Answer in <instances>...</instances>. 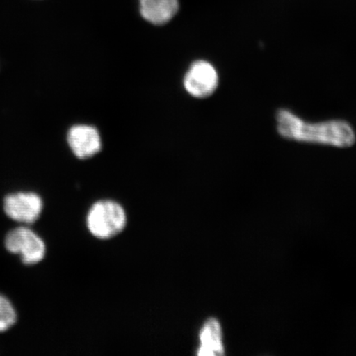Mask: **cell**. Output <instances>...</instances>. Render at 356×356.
Wrapping results in <instances>:
<instances>
[{
  "label": "cell",
  "mask_w": 356,
  "mask_h": 356,
  "mask_svg": "<svg viewBox=\"0 0 356 356\" xmlns=\"http://www.w3.org/2000/svg\"><path fill=\"white\" fill-rule=\"evenodd\" d=\"M140 13L146 21L155 25H163L176 15L178 0H140Z\"/></svg>",
  "instance_id": "cell-8"
},
{
  "label": "cell",
  "mask_w": 356,
  "mask_h": 356,
  "mask_svg": "<svg viewBox=\"0 0 356 356\" xmlns=\"http://www.w3.org/2000/svg\"><path fill=\"white\" fill-rule=\"evenodd\" d=\"M277 122L280 135L286 139L341 148L353 146L355 142L353 129L343 121L308 123L282 109L278 111Z\"/></svg>",
  "instance_id": "cell-1"
},
{
  "label": "cell",
  "mask_w": 356,
  "mask_h": 356,
  "mask_svg": "<svg viewBox=\"0 0 356 356\" xmlns=\"http://www.w3.org/2000/svg\"><path fill=\"white\" fill-rule=\"evenodd\" d=\"M200 345L197 355L199 356L224 355L225 349L224 338L219 320L211 318L202 325L199 332Z\"/></svg>",
  "instance_id": "cell-7"
},
{
  "label": "cell",
  "mask_w": 356,
  "mask_h": 356,
  "mask_svg": "<svg viewBox=\"0 0 356 356\" xmlns=\"http://www.w3.org/2000/svg\"><path fill=\"white\" fill-rule=\"evenodd\" d=\"M17 314L12 302L0 293V333L7 332L17 322Z\"/></svg>",
  "instance_id": "cell-9"
},
{
  "label": "cell",
  "mask_w": 356,
  "mask_h": 356,
  "mask_svg": "<svg viewBox=\"0 0 356 356\" xmlns=\"http://www.w3.org/2000/svg\"><path fill=\"white\" fill-rule=\"evenodd\" d=\"M219 75L211 63L204 60L195 61L191 65L184 78V87L191 96L204 99L216 90Z\"/></svg>",
  "instance_id": "cell-5"
},
{
  "label": "cell",
  "mask_w": 356,
  "mask_h": 356,
  "mask_svg": "<svg viewBox=\"0 0 356 356\" xmlns=\"http://www.w3.org/2000/svg\"><path fill=\"white\" fill-rule=\"evenodd\" d=\"M4 246L12 254L19 256L25 265L40 264L46 257V243L28 225L11 229L4 238Z\"/></svg>",
  "instance_id": "cell-3"
},
{
  "label": "cell",
  "mask_w": 356,
  "mask_h": 356,
  "mask_svg": "<svg viewBox=\"0 0 356 356\" xmlns=\"http://www.w3.org/2000/svg\"><path fill=\"white\" fill-rule=\"evenodd\" d=\"M42 198L33 191H17L3 199V211L10 220L20 225L34 224L41 216Z\"/></svg>",
  "instance_id": "cell-4"
},
{
  "label": "cell",
  "mask_w": 356,
  "mask_h": 356,
  "mask_svg": "<svg viewBox=\"0 0 356 356\" xmlns=\"http://www.w3.org/2000/svg\"><path fill=\"white\" fill-rule=\"evenodd\" d=\"M67 140L77 158L89 159L99 152L102 147L99 131L87 124H77L70 128Z\"/></svg>",
  "instance_id": "cell-6"
},
{
  "label": "cell",
  "mask_w": 356,
  "mask_h": 356,
  "mask_svg": "<svg viewBox=\"0 0 356 356\" xmlns=\"http://www.w3.org/2000/svg\"><path fill=\"white\" fill-rule=\"evenodd\" d=\"M127 225V211L113 200H101L93 203L87 213L86 225L93 237L108 240L123 232Z\"/></svg>",
  "instance_id": "cell-2"
}]
</instances>
